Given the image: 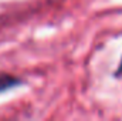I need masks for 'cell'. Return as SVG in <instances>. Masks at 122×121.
<instances>
[{"instance_id":"obj_1","label":"cell","mask_w":122,"mask_h":121,"mask_svg":"<svg viewBox=\"0 0 122 121\" xmlns=\"http://www.w3.org/2000/svg\"><path fill=\"white\" fill-rule=\"evenodd\" d=\"M16 83H17V81H16V80H13V78L3 77V78H0V90H4V88H7L9 86L16 84Z\"/></svg>"},{"instance_id":"obj_2","label":"cell","mask_w":122,"mask_h":121,"mask_svg":"<svg viewBox=\"0 0 122 121\" xmlns=\"http://www.w3.org/2000/svg\"><path fill=\"white\" fill-rule=\"evenodd\" d=\"M122 73V63H121V67H119V70H118V74H121Z\"/></svg>"}]
</instances>
